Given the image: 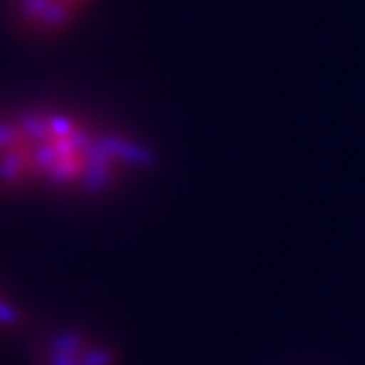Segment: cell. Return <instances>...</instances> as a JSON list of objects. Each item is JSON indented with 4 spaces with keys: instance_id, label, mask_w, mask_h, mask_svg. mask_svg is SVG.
Segmentation results:
<instances>
[{
    "instance_id": "obj_1",
    "label": "cell",
    "mask_w": 365,
    "mask_h": 365,
    "mask_svg": "<svg viewBox=\"0 0 365 365\" xmlns=\"http://www.w3.org/2000/svg\"><path fill=\"white\" fill-rule=\"evenodd\" d=\"M118 144L73 112L23 108L0 114V185L76 187L104 181Z\"/></svg>"
},
{
    "instance_id": "obj_2",
    "label": "cell",
    "mask_w": 365,
    "mask_h": 365,
    "mask_svg": "<svg viewBox=\"0 0 365 365\" xmlns=\"http://www.w3.org/2000/svg\"><path fill=\"white\" fill-rule=\"evenodd\" d=\"M14 23L33 35H57L88 13L93 0H6Z\"/></svg>"
}]
</instances>
